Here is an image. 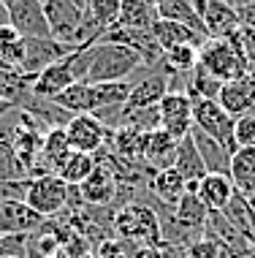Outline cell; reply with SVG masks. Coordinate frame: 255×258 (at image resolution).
Here are the masks:
<instances>
[{
	"mask_svg": "<svg viewBox=\"0 0 255 258\" xmlns=\"http://www.w3.org/2000/svg\"><path fill=\"white\" fill-rule=\"evenodd\" d=\"M201 19L206 25L209 38H228L231 33H236L242 27L239 9L225 3V0H206L204 9H201Z\"/></svg>",
	"mask_w": 255,
	"mask_h": 258,
	"instance_id": "16",
	"label": "cell"
},
{
	"mask_svg": "<svg viewBox=\"0 0 255 258\" xmlns=\"http://www.w3.org/2000/svg\"><path fill=\"white\" fill-rule=\"evenodd\" d=\"M84 66H87L84 49H73L68 57L52 62V66H46L41 74L33 76L30 93L33 95H41V98H54V95L63 93L68 85L84 79Z\"/></svg>",
	"mask_w": 255,
	"mask_h": 258,
	"instance_id": "4",
	"label": "cell"
},
{
	"mask_svg": "<svg viewBox=\"0 0 255 258\" xmlns=\"http://www.w3.org/2000/svg\"><path fill=\"white\" fill-rule=\"evenodd\" d=\"M98 166V155H90V152H79V150H71V155L65 158V163L60 166L57 177L65 179L68 185L79 187L84 179L93 174V169Z\"/></svg>",
	"mask_w": 255,
	"mask_h": 258,
	"instance_id": "29",
	"label": "cell"
},
{
	"mask_svg": "<svg viewBox=\"0 0 255 258\" xmlns=\"http://www.w3.org/2000/svg\"><path fill=\"white\" fill-rule=\"evenodd\" d=\"M174 169L185 177V182H198V179H204L206 174H209V169H206V163H204V158H201V152H198V147H196V139H193V134L179 139Z\"/></svg>",
	"mask_w": 255,
	"mask_h": 258,
	"instance_id": "24",
	"label": "cell"
},
{
	"mask_svg": "<svg viewBox=\"0 0 255 258\" xmlns=\"http://www.w3.org/2000/svg\"><path fill=\"white\" fill-rule=\"evenodd\" d=\"M217 103L228 111L231 117H242L255 111V76L247 71L231 82H223L217 93Z\"/></svg>",
	"mask_w": 255,
	"mask_h": 258,
	"instance_id": "13",
	"label": "cell"
},
{
	"mask_svg": "<svg viewBox=\"0 0 255 258\" xmlns=\"http://www.w3.org/2000/svg\"><path fill=\"white\" fill-rule=\"evenodd\" d=\"M65 136L73 150L98 155L112 142V128H106L95 114H73L65 125Z\"/></svg>",
	"mask_w": 255,
	"mask_h": 258,
	"instance_id": "7",
	"label": "cell"
},
{
	"mask_svg": "<svg viewBox=\"0 0 255 258\" xmlns=\"http://www.w3.org/2000/svg\"><path fill=\"white\" fill-rule=\"evenodd\" d=\"M155 19H157V9L149 6L147 0H120V19H117V25L152 30Z\"/></svg>",
	"mask_w": 255,
	"mask_h": 258,
	"instance_id": "28",
	"label": "cell"
},
{
	"mask_svg": "<svg viewBox=\"0 0 255 258\" xmlns=\"http://www.w3.org/2000/svg\"><path fill=\"white\" fill-rule=\"evenodd\" d=\"M3 6H6V14H9V25L17 27L25 38L52 36L44 17V0H3Z\"/></svg>",
	"mask_w": 255,
	"mask_h": 258,
	"instance_id": "11",
	"label": "cell"
},
{
	"mask_svg": "<svg viewBox=\"0 0 255 258\" xmlns=\"http://www.w3.org/2000/svg\"><path fill=\"white\" fill-rule=\"evenodd\" d=\"M190 134H193V139H196V147H198V152H201L206 169H209V171H220V174H228V160H231L228 152L220 147L217 142H212L209 136H204L201 131L193 128Z\"/></svg>",
	"mask_w": 255,
	"mask_h": 258,
	"instance_id": "33",
	"label": "cell"
},
{
	"mask_svg": "<svg viewBox=\"0 0 255 258\" xmlns=\"http://www.w3.org/2000/svg\"><path fill=\"white\" fill-rule=\"evenodd\" d=\"M68 196H71V185L65 179H60L57 174H38V177H30V182H27L25 201L44 220H49L65 209Z\"/></svg>",
	"mask_w": 255,
	"mask_h": 258,
	"instance_id": "6",
	"label": "cell"
},
{
	"mask_svg": "<svg viewBox=\"0 0 255 258\" xmlns=\"http://www.w3.org/2000/svg\"><path fill=\"white\" fill-rule=\"evenodd\" d=\"M30 234H6L0 236V258H27Z\"/></svg>",
	"mask_w": 255,
	"mask_h": 258,
	"instance_id": "36",
	"label": "cell"
},
{
	"mask_svg": "<svg viewBox=\"0 0 255 258\" xmlns=\"http://www.w3.org/2000/svg\"><path fill=\"white\" fill-rule=\"evenodd\" d=\"M71 142L65 136V128H49L41 142V158H38V174H57L65 158L71 155Z\"/></svg>",
	"mask_w": 255,
	"mask_h": 258,
	"instance_id": "20",
	"label": "cell"
},
{
	"mask_svg": "<svg viewBox=\"0 0 255 258\" xmlns=\"http://www.w3.org/2000/svg\"><path fill=\"white\" fill-rule=\"evenodd\" d=\"M46 258H68V255L63 253V250H60V253H54V255H46Z\"/></svg>",
	"mask_w": 255,
	"mask_h": 258,
	"instance_id": "44",
	"label": "cell"
},
{
	"mask_svg": "<svg viewBox=\"0 0 255 258\" xmlns=\"http://www.w3.org/2000/svg\"><path fill=\"white\" fill-rule=\"evenodd\" d=\"M179 74H168L166 68H147L139 82H133V90L128 95L125 109H147V106H157L163 101V95L171 93V82Z\"/></svg>",
	"mask_w": 255,
	"mask_h": 258,
	"instance_id": "8",
	"label": "cell"
},
{
	"mask_svg": "<svg viewBox=\"0 0 255 258\" xmlns=\"http://www.w3.org/2000/svg\"><path fill=\"white\" fill-rule=\"evenodd\" d=\"M198 66L220 82H231L236 76L247 74V60L244 54L233 46L231 38H209L198 49Z\"/></svg>",
	"mask_w": 255,
	"mask_h": 258,
	"instance_id": "5",
	"label": "cell"
},
{
	"mask_svg": "<svg viewBox=\"0 0 255 258\" xmlns=\"http://www.w3.org/2000/svg\"><path fill=\"white\" fill-rule=\"evenodd\" d=\"M198 66V46L179 44L163 52V68L168 74H190Z\"/></svg>",
	"mask_w": 255,
	"mask_h": 258,
	"instance_id": "34",
	"label": "cell"
},
{
	"mask_svg": "<svg viewBox=\"0 0 255 258\" xmlns=\"http://www.w3.org/2000/svg\"><path fill=\"white\" fill-rule=\"evenodd\" d=\"M73 49L68 44H63V41H57L54 36H46V38H25V60L22 66H19V71H22L25 76H36L41 74L46 66H52V62L63 60L68 57Z\"/></svg>",
	"mask_w": 255,
	"mask_h": 258,
	"instance_id": "10",
	"label": "cell"
},
{
	"mask_svg": "<svg viewBox=\"0 0 255 258\" xmlns=\"http://www.w3.org/2000/svg\"><path fill=\"white\" fill-rule=\"evenodd\" d=\"M87 11L95 17V22H98L103 30H109V27L117 25V19H120V0H90Z\"/></svg>",
	"mask_w": 255,
	"mask_h": 258,
	"instance_id": "35",
	"label": "cell"
},
{
	"mask_svg": "<svg viewBox=\"0 0 255 258\" xmlns=\"http://www.w3.org/2000/svg\"><path fill=\"white\" fill-rule=\"evenodd\" d=\"M81 258H98V255H90V253H87V255H81Z\"/></svg>",
	"mask_w": 255,
	"mask_h": 258,
	"instance_id": "46",
	"label": "cell"
},
{
	"mask_svg": "<svg viewBox=\"0 0 255 258\" xmlns=\"http://www.w3.org/2000/svg\"><path fill=\"white\" fill-rule=\"evenodd\" d=\"M0 25H9V14H6V6L0 0Z\"/></svg>",
	"mask_w": 255,
	"mask_h": 258,
	"instance_id": "42",
	"label": "cell"
},
{
	"mask_svg": "<svg viewBox=\"0 0 255 258\" xmlns=\"http://www.w3.org/2000/svg\"><path fill=\"white\" fill-rule=\"evenodd\" d=\"M117 187H120V185H117L114 171L98 158V166H95L93 174H90L76 190H79V196H81L84 204H90V207H106V204H112V201H114Z\"/></svg>",
	"mask_w": 255,
	"mask_h": 258,
	"instance_id": "15",
	"label": "cell"
},
{
	"mask_svg": "<svg viewBox=\"0 0 255 258\" xmlns=\"http://www.w3.org/2000/svg\"><path fill=\"white\" fill-rule=\"evenodd\" d=\"M233 125H236V117H231L215 98L193 101V128L201 131L204 136H209L212 142H217L228 155L239 150L236 139H233Z\"/></svg>",
	"mask_w": 255,
	"mask_h": 258,
	"instance_id": "3",
	"label": "cell"
},
{
	"mask_svg": "<svg viewBox=\"0 0 255 258\" xmlns=\"http://www.w3.org/2000/svg\"><path fill=\"white\" fill-rule=\"evenodd\" d=\"M14 106L0 122V182L3 179H30L25 166L19 163L17 152H14Z\"/></svg>",
	"mask_w": 255,
	"mask_h": 258,
	"instance_id": "21",
	"label": "cell"
},
{
	"mask_svg": "<svg viewBox=\"0 0 255 258\" xmlns=\"http://www.w3.org/2000/svg\"><path fill=\"white\" fill-rule=\"evenodd\" d=\"M152 36H155L157 44H160L163 52L171 49V46H179V44H193V46H198V49H201L204 41H209V38L198 36L196 30H190V27L179 25V22H174V19H163V17L155 19Z\"/></svg>",
	"mask_w": 255,
	"mask_h": 258,
	"instance_id": "23",
	"label": "cell"
},
{
	"mask_svg": "<svg viewBox=\"0 0 255 258\" xmlns=\"http://www.w3.org/2000/svg\"><path fill=\"white\" fill-rule=\"evenodd\" d=\"M239 19H242V25H247V27L255 30V3L242 6V9H239Z\"/></svg>",
	"mask_w": 255,
	"mask_h": 258,
	"instance_id": "40",
	"label": "cell"
},
{
	"mask_svg": "<svg viewBox=\"0 0 255 258\" xmlns=\"http://www.w3.org/2000/svg\"><path fill=\"white\" fill-rule=\"evenodd\" d=\"M84 79L81 82H120L128 79L130 74H136L139 68H144V62L139 57V52H133L125 44H93L84 49Z\"/></svg>",
	"mask_w": 255,
	"mask_h": 258,
	"instance_id": "1",
	"label": "cell"
},
{
	"mask_svg": "<svg viewBox=\"0 0 255 258\" xmlns=\"http://www.w3.org/2000/svg\"><path fill=\"white\" fill-rule=\"evenodd\" d=\"M220 87H223V82H220L217 76H212L209 71H204L201 66L193 68L188 74V82H185V93H188L193 101H198V98H215L217 101Z\"/></svg>",
	"mask_w": 255,
	"mask_h": 258,
	"instance_id": "32",
	"label": "cell"
},
{
	"mask_svg": "<svg viewBox=\"0 0 255 258\" xmlns=\"http://www.w3.org/2000/svg\"><path fill=\"white\" fill-rule=\"evenodd\" d=\"M196 187L198 182H188V190L182 193V199L177 201L174 207V223H177V228L179 231H201V228L206 226V220H209V209H206V204L201 199H198V193H196Z\"/></svg>",
	"mask_w": 255,
	"mask_h": 258,
	"instance_id": "17",
	"label": "cell"
},
{
	"mask_svg": "<svg viewBox=\"0 0 255 258\" xmlns=\"http://www.w3.org/2000/svg\"><path fill=\"white\" fill-rule=\"evenodd\" d=\"M157 17L163 19H174V22L190 27V30H196L198 36L209 38V33H206V25L201 19V14L196 11V6H193V0H163L160 6H157Z\"/></svg>",
	"mask_w": 255,
	"mask_h": 258,
	"instance_id": "27",
	"label": "cell"
},
{
	"mask_svg": "<svg viewBox=\"0 0 255 258\" xmlns=\"http://www.w3.org/2000/svg\"><path fill=\"white\" fill-rule=\"evenodd\" d=\"M133 258H166V255L160 253V247H141V250H136Z\"/></svg>",
	"mask_w": 255,
	"mask_h": 258,
	"instance_id": "41",
	"label": "cell"
},
{
	"mask_svg": "<svg viewBox=\"0 0 255 258\" xmlns=\"http://www.w3.org/2000/svg\"><path fill=\"white\" fill-rule=\"evenodd\" d=\"M44 218L22 199H0V236L6 234H33L41 228Z\"/></svg>",
	"mask_w": 255,
	"mask_h": 258,
	"instance_id": "14",
	"label": "cell"
},
{
	"mask_svg": "<svg viewBox=\"0 0 255 258\" xmlns=\"http://www.w3.org/2000/svg\"><path fill=\"white\" fill-rule=\"evenodd\" d=\"M228 177L242 196L255 199V147H239L228 160Z\"/></svg>",
	"mask_w": 255,
	"mask_h": 258,
	"instance_id": "22",
	"label": "cell"
},
{
	"mask_svg": "<svg viewBox=\"0 0 255 258\" xmlns=\"http://www.w3.org/2000/svg\"><path fill=\"white\" fill-rule=\"evenodd\" d=\"M98 258H133L130 255V247H128V242L125 239H103L101 245H98V253H95Z\"/></svg>",
	"mask_w": 255,
	"mask_h": 258,
	"instance_id": "39",
	"label": "cell"
},
{
	"mask_svg": "<svg viewBox=\"0 0 255 258\" xmlns=\"http://www.w3.org/2000/svg\"><path fill=\"white\" fill-rule=\"evenodd\" d=\"M133 90V82L120 79V82H95L90 85V114L101 109H112V106H125L128 95Z\"/></svg>",
	"mask_w": 255,
	"mask_h": 258,
	"instance_id": "25",
	"label": "cell"
},
{
	"mask_svg": "<svg viewBox=\"0 0 255 258\" xmlns=\"http://www.w3.org/2000/svg\"><path fill=\"white\" fill-rule=\"evenodd\" d=\"M185 190H188V182H185V177L174 169V166H171V169H160L149 177V193L168 207H174L177 201L182 199Z\"/></svg>",
	"mask_w": 255,
	"mask_h": 258,
	"instance_id": "26",
	"label": "cell"
},
{
	"mask_svg": "<svg viewBox=\"0 0 255 258\" xmlns=\"http://www.w3.org/2000/svg\"><path fill=\"white\" fill-rule=\"evenodd\" d=\"M185 258H220V245L212 236L193 239L188 245V250H185Z\"/></svg>",
	"mask_w": 255,
	"mask_h": 258,
	"instance_id": "38",
	"label": "cell"
},
{
	"mask_svg": "<svg viewBox=\"0 0 255 258\" xmlns=\"http://www.w3.org/2000/svg\"><path fill=\"white\" fill-rule=\"evenodd\" d=\"M60 109H65L68 114H90V82H73L63 93H57L52 98Z\"/></svg>",
	"mask_w": 255,
	"mask_h": 258,
	"instance_id": "30",
	"label": "cell"
},
{
	"mask_svg": "<svg viewBox=\"0 0 255 258\" xmlns=\"http://www.w3.org/2000/svg\"><path fill=\"white\" fill-rule=\"evenodd\" d=\"M233 139H236V147H255V114L236 117Z\"/></svg>",
	"mask_w": 255,
	"mask_h": 258,
	"instance_id": "37",
	"label": "cell"
},
{
	"mask_svg": "<svg viewBox=\"0 0 255 258\" xmlns=\"http://www.w3.org/2000/svg\"><path fill=\"white\" fill-rule=\"evenodd\" d=\"M177 147H179V142L168 134V131H163V128L149 131V134H144L141 160L152 169V174L160 171V169H171V166H174V158H177Z\"/></svg>",
	"mask_w": 255,
	"mask_h": 258,
	"instance_id": "18",
	"label": "cell"
},
{
	"mask_svg": "<svg viewBox=\"0 0 255 258\" xmlns=\"http://www.w3.org/2000/svg\"><path fill=\"white\" fill-rule=\"evenodd\" d=\"M196 193H198V199L206 204V209H209V212H223V209L231 204L236 187H233V179L228 177V174L209 171L204 179H198Z\"/></svg>",
	"mask_w": 255,
	"mask_h": 258,
	"instance_id": "19",
	"label": "cell"
},
{
	"mask_svg": "<svg viewBox=\"0 0 255 258\" xmlns=\"http://www.w3.org/2000/svg\"><path fill=\"white\" fill-rule=\"evenodd\" d=\"M84 11L87 9H81L76 0H44V17L46 25H49V33L68 46H71V38L76 33L79 22L84 19Z\"/></svg>",
	"mask_w": 255,
	"mask_h": 258,
	"instance_id": "12",
	"label": "cell"
},
{
	"mask_svg": "<svg viewBox=\"0 0 255 258\" xmlns=\"http://www.w3.org/2000/svg\"><path fill=\"white\" fill-rule=\"evenodd\" d=\"M0 60L11 68H19L25 60V36L14 25H0Z\"/></svg>",
	"mask_w": 255,
	"mask_h": 258,
	"instance_id": "31",
	"label": "cell"
},
{
	"mask_svg": "<svg viewBox=\"0 0 255 258\" xmlns=\"http://www.w3.org/2000/svg\"><path fill=\"white\" fill-rule=\"evenodd\" d=\"M250 204H252V209H255V199H250Z\"/></svg>",
	"mask_w": 255,
	"mask_h": 258,
	"instance_id": "47",
	"label": "cell"
},
{
	"mask_svg": "<svg viewBox=\"0 0 255 258\" xmlns=\"http://www.w3.org/2000/svg\"><path fill=\"white\" fill-rule=\"evenodd\" d=\"M112 226L120 239H125L128 245L139 247H163V226L160 215L152 207L130 201V204L120 207L117 215L112 218Z\"/></svg>",
	"mask_w": 255,
	"mask_h": 258,
	"instance_id": "2",
	"label": "cell"
},
{
	"mask_svg": "<svg viewBox=\"0 0 255 258\" xmlns=\"http://www.w3.org/2000/svg\"><path fill=\"white\" fill-rule=\"evenodd\" d=\"M225 3H231V6H236V9H242V6H247V3H255V0H225Z\"/></svg>",
	"mask_w": 255,
	"mask_h": 258,
	"instance_id": "43",
	"label": "cell"
},
{
	"mask_svg": "<svg viewBox=\"0 0 255 258\" xmlns=\"http://www.w3.org/2000/svg\"><path fill=\"white\" fill-rule=\"evenodd\" d=\"M157 111H160V128L168 131L177 142L190 134V128H193V98L185 90H171V93H166L163 101L157 103Z\"/></svg>",
	"mask_w": 255,
	"mask_h": 258,
	"instance_id": "9",
	"label": "cell"
},
{
	"mask_svg": "<svg viewBox=\"0 0 255 258\" xmlns=\"http://www.w3.org/2000/svg\"><path fill=\"white\" fill-rule=\"evenodd\" d=\"M147 3H149V6H155V9H157V6L163 3V0H147Z\"/></svg>",
	"mask_w": 255,
	"mask_h": 258,
	"instance_id": "45",
	"label": "cell"
}]
</instances>
